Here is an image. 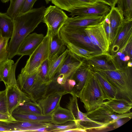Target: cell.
Listing matches in <instances>:
<instances>
[{
    "label": "cell",
    "instance_id": "44dd1931",
    "mask_svg": "<svg viewBox=\"0 0 132 132\" xmlns=\"http://www.w3.org/2000/svg\"><path fill=\"white\" fill-rule=\"evenodd\" d=\"M50 2L60 9L69 12L72 10L77 8L94 4L100 2L107 4L103 0H50Z\"/></svg>",
    "mask_w": 132,
    "mask_h": 132
},
{
    "label": "cell",
    "instance_id": "836d02e7",
    "mask_svg": "<svg viewBox=\"0 0 132 132\" xmlns=\"http://www.w3.org/2000/svg\"><path fill=\"white\" fill-rule=\"evenodd\" d=\"M24 0H10V4L6 14L13 19L18 15Z\"/></svg>",
    "mask_w": 132,
    "mask_h": 132
},
{
    "label": "cell",
    "instance_id": "7a4b0ae2",
    "mask_svg": "<svg viewBox=\"0 0 132 132\" xmlns=\"http://www.w3.org/2000/svg\"><path fill=\"white\" fill-rule=\"evenodd\" d=\"M106 78L118 92L121 97L132 102V69L128 67L124 69H94Z\"/></svg>",
    "mask_w": 132,
    "mask_h": 132
},
{
    "label": "cell",
    "instance_id": "8d00e7d4",
    "mask_svg": "<svg viewBox=\"0 0 132 132\" xmlns=\"http://www.w3.org/2000/svg\"><path fill=\"white\" fill-rule=\"evenodd\" d=\"M49 67V62L47 59L43 62L37 71L39 76L44 81H50L48 79Z\"/></svg>",
    "mask_w": 132,
    "mask_h": 132
},
{
    "label": "cell",
    "instance_id": "bcb514c9",
    "mask_svg": "<svg viewBox=\"0 0 132 132\" xmlns=\"http://www.w3.org/2000/svg\"><path fill=\"white\" fill-rule=\"evenodd\" d=\"M127 66L128 67H132V62L131 61H129L127 63Z\"/></svg>",
    "mask_w": 132,
    "mask_h": 132
},
{
    "label": "cell",
    "instance_id": "ba28073f",
    "mask_svg": "<svg viewBox=\"0 0 132 132\" xmlns=\"http://www.w3.org/2000/svg\"><path fill=\"white\" fill-rule=\"evenodd\" d=\"M132 41V19L124 18L117 30L111 44L109 52L113 56L119 52H123L127 45Z\"/></svg>",
    "mask_w": 132,
    "mask_h": 132
},
{
    "label": "cell",
    "instance_id": "e575fe53",
    "mask_svg": "<svg viewBox=\"0 0 132 132\" xmlns=\"http://www.w3.org/2000/svg\"><path fill=\"white\" fill-rule=\"evenodd\" d=\"M47 127L50 129L51 132H65L67 130L77 128L74 121H70L67 123L60 125L48 122Z\"/></svg>",
    "mask_w": 132,
    "mask_h": 132
},
{
    "label": "cell",
    "instance_id": "681fc988",
    "mask_svg": "<svg viewBox=\"0 0 132 132\" xmlns=\"http://www.w3.org/2000/svg\"><path fill=\"white\" fill-rule=\"evenodd\" d=\"M1 37V32L0 31V40Z\"/></svg>",
    "mask_w": 132,
    "mask_h": 132
},
{
    "label": "cell",
    "instance_id": "5b68a950",
    "mask_svg": "<svg viewBox=\"0 0 132 132\" xmlns=\"http://www.w3.org/2000/svg\"><path fill=\"white\" fill-rule=\"evenodd\" d=\"M85 28L62 26L59 34L64 43H71L88 50L104 53L92 42L85 31Z\"/></svg>",
    "mask_w": 132,
    "mask_h": 132
},
{
    "label": "cell",
    "instance_id": "60d3db41",
    "mask_svg": "<svg viewBox=\"0 0 132 132\" xmlns=\"http://www.w3.org/2000/svg\"><path fill=\"white\" fill-rule=\"evenodd\" d=\"M130 119L128 118H123L117 119L110 126H112L113 129L118 128L123 125Z\"/></svg>",
    "mask_w": 132,
    "mask_h": 132
},
{
    "label": "cell",
    "instance_id": "ee69618b",
    "mask_svg": "<svg viewBox=\"0 0 132 132\" xmlns=\"http://www.w3.org/2000/svg\"><path fill=\"white\" fill-rule=\"evenodd\" d=\"M132 41L129 43L125 47L124 51L127 55H129L132 60Z\"/></svg>",
    "mask_w": 132,
    "mask_h": 132
},
{
    "label": "cell",
    "instance_id": "d6986e66",
    "mask_svg": "<svg viewBox=\"0 0 132 132\" xmlns=\"http://www.w3.org/2000/svg\"><path fill=\"white\" fill-rule=\"evenodd\" d=\"M44 36L34 32L28 35L24 39L18 50L17 55L30 56L42 42Z\"/></svg>",
    "mask_w": 132,
    "mask_h": 132
},
{
    "label": "cell",
    "instance_id": "603a6c76",
    "mask_svg": "<svg viewBox=\"0 0 132 132\" xmlns=\"http://www.w3.org/2000/svg\"><path fill=\"white\" fill-rule=\"evenodd\" d=\"M104 104L115 113L120 114L130 112L132 108V102L122 97L108 100Z\"/></svg>",
    "mask_w": 132,
    "mask_h": 132
},
{
    "label": "cell",
    "instance_id": "7c38bea8",
    "mask_svg": "<svg viewBox=\"0 0 132 132\" xmlns=\"http://www.w3.org/2000/svg\"><path fill=\"white\" fill-rule=\"evenodd\" d=\"M103 21L97 24L87 26L85 28V31L92 42L103 52L108 53L110 43Z\"/></svg>",
    "mask_w": 132,
    "mask_h": 132
},
{
    "label": "cell",
    "instance_id": "83f0119b",
    "mask_svg": "<svg viewBox=\"0 0 132 132\" xmlns=\"http://www.w3.org/2000/svg\"><path fill=\"white\" fill-rule=\"evenodd\" d=\"M13 29V19L6 13L0 12V31L1 36L11 38Z\"/></svg>",
    "mask_w": 132,
    "mask_h": 132
},
{
    "label": "cell",
    "instance_id": "b9f144b4",
    "mask_svg": "<svg viewBox=\"0 0 132 132\" xmlns=\"http://www.w3.org/2000/svg\"><path fill=\"white\" fill-rule=\"evenodd\" d=\"M103 23L107 37L109 42L110 46L111 42L112 31L110 26V23L105 21V19L103 21Z\"/></svg>",
    "mask_w": 132,
    "mask_h": 132
},
{
    "label": "cell",
    "instance_id": "f907efd6",
    "mask_svg": "<svg viewBox=\"0 0 132 132\" xmlns=\"http://www.w3.org/2000/svg\"><path fill=\"white\" fill-rule=\"evenodd\" d=\"M1 80H0V82H1Z\"/></svg>",
    "mask_w": 132,
    "mask_h": 132
},
{
    "label": "cell",
    "instance_id": "52a82bcc",
    "mask_svg": "<svg viewBox=\"0 0 132 132\" xmlns=\"http://www.w3.org/2000/svg\"><path fill=\"white\" fill-rule=\"evenodd\" d=\"M77 97L72 95L70 98L67 108L70 110L75 119L77 128L86 130V131L93 130H101L105 129L109 125L96 122L89 119L86 113L80 110L78 104Z\"/></svg>",
    "mask_w": 132,
    "mask_h": 132
},
{
    "label": "cell",
    "instance_id": "3957f363",
    "mask_svg": "<svg viewBox=\"0 0 132 132\" xmlns=\"http://www.w3.org/2000/svg\"><path fill=\"white\" fill-rule=\"evenodd\" d=\"M52 80L44 81L39 76L37 71L29 75L20 73L18 76L16 82L20 89L32 101L37 102L46 94Z\"/></svg>",
    "mask_w": 132,
    "mask_h": 132
},
{
    "label": "cell",
    "instance_id": "f1b7e54d",
    "mask_svg": "<svg viewBox=\"0 0 132 132\" xmlns=\"http://www.w3.org/2000/svg\"><path fill=\"white\" fill-rule=\"evenodd\" d=\"M64 43L69 52L82 60L104 53L88 50L71 43Z\"/></svg>",
    "mask_w": 132,
    "mask_h": 132
},
{
    "label": "cell",
    "instance_id": "7402d4cb",
    "mask_svg": "<svg viewBox=\"0 0 132 132\" xmlns=\"http://www.w3.org/2000/svg\"><path fill=\"white\" fill-rule=\"evenodd\" d=\"M51 35L48 58L49 62L59 56L67 49V47L61 39L59 33L55 34L51 33Z\"/></svg>",
    "mask_w": 132,
    "mask_h": 132
},
{
    "label": "cell",
    "instance_id": "1f68e13d",
    "mask_svg": "<svg viewBox=\"0 0 132 132\" xmlns=\"http://www.w3.org/2000/svg\"><path fill=\"white\" fill-rule=\"evenodd\" d=\"M13 112L43 115L41 108L36 102L31 101L26 102L15 109Z\"/></svg>",
    "mask_w": 132,
    "mask_h": 132
},
{
    "label": "cell",
    "instance_id": "f546056e",
    "mask_svg": "<svg viewBox=\"0 0 132 132\" xmlns=\"http://www.w3.org/2000/svg\"><path fill=\"white\" fill-rule=\"evenodd\" d=\"M12 116L17 121L51 122V116L36 115L13 112Z\"/></svg>",
    "mask_w": 132,
    "mask_h": 132
},
{
    "label": "cell",
    "instance_id": "cb8c5ba5",
    "mask_svg": "<svg viewBox=\"0 0 132 132\" xmlns=\"http://www.w3.org/2000/svg\"><path fill=\"white\" fill-rule=\"evenodd\" d=\"M48 122L17 120L8 123L14 131L34 132L38 129L47 127Z\"/></svg>",
    "mask_w": 132,
    "mask_h": 132
},
{
    "label": "cell",
    "instance_id": "7dc6e473",
    "mask_svg": "<svg viewBox=\"0 0 132 132\" xmlns=\"http://www.w3.org/2000/svg\"><path fill=\"white\" fill-rule=\"evenodd\" d=\"M10 0H0L3 3H6L9 1Z\"/></svg>",
    "mask_w": 132,
    "mask_h": 132
},
{
    "label": "cell",
    "instance_id": "2e32d148",
    "mask_svg": "<svg viewBox=\"0 0 132 132\" xmlns=\"http://www.w3.org/2000/svg\"><path fill=\"white\" fill-rule=\"evenodd\" d=\"M84 61L92 70H114L117 69L112 56L109 53H103L85 60Z\"/></svg>",
    "mask_w": 132,
    "mask_h": 132
},
{
    "label": "cell",
    "instance_id": "9a60e30c",
    "mask_svg": "<svg viewBox=\"0 0 132 132\" xmlns=\"http://www.w3.org/2000/svg\"><path fill=\"white\" fill-rule=\"evenodd\" d=\"M111 9L110 6L103 2L80 7L74 9L70 12V15L73 17L76 15H107Z\"/></svg>",
    "mask_w": 132,
    "mask_h": 132
},
{
    "label": "cell",
    "instance_id": "d6a6232c",
    "mask_svg": "<svg viewBox=\"0 0 132 132\" xmlns=\"http://www.w3.org/2000/svg\"><path fill=\"white\" fill-rule=\"evenodd\" d=\"M117 4L125 19H132V0H117Z\"/></svg>",
    "mask_w": 132,
    "mask_h": 132
},
{
    "label": "cell",
    "instance_id": "4316f807",
    "mask_svg": "<svg viewBox=\"0 0 132 132\" xmlns=\"http://www.w3.org/2000/svg\"><path fill=\"white\" fill-rule=\"evenodd\" d=\"M51 122L60 125L70 121H75V119L71 111L59 106L52 113Z\"/></svg>",
    "mask_w": 132,
    "mask_h": 132
},
{
    "label": "cell",
    "instance_id": "30bf717a",
    "mask_svg": "<svg viewBox=\"0 0 132 132\" xmlns=\"http://www.w3.org/2000/svg\"><path fill=\"white\" fill-rule=\"evenodd\" d=\"M68 17L62 10L55 6L50 5L46 8L42 22L52 34L59 33L60 29Z\"/></svg>",
    "mask_w": 132,
    "mask_h": 132
},
{
    "label": "cell",
    "instance_id": "d590c367",
    "mask_svg": "<svg viewBox=\"0 0 132 132\" xmlns=\"http://www.w3.org/2000/svg\"><path fill=\"white\" fill-rule=\"evenodd\" d=\"M9 39L1 37L0 40V63L9 59L8 44Z\"/></svg>",
    "mask_w": 132,
    "mask_h": 132
},
{
    "label": "cell",
    "instance_id": "f6af8a7d",
    "mask_svg": "<svg viewBox=\"0 0 132 132\" xmlns=\"http://www.w3.org/2000/svg\"><path fill=\"white\" fill-rule=\"evenodd\" d=\"M110 7L115 6L117 0H103Z\"/></svg>",
    "mask_w": 132,
    "mask_h": 132
},
{
    "label": "cell",
    "instance_id": "d4e9b609",
    "mask_svg": "<svg viewBox=\"0 0 132 132\" xmlns=\"http://www.w3.org/2000/svg\"><path fill=\"white\" fill-rule=\"evenodd\" d=\"M93 72L102 89L106 100L121 97L117 90L106 78L98 72Z\"/></svg>",
    "mask_w": 132,
    "mask_h": 132
},
{
    "label": "cell",
    "instance_id": "4fadbf2b",
    "mask_svg": "<svg viewBox=\"0 0 132 132\" xmlns=\"http://www.w3.org/2000/svg\"><path fill=\"white\" fill-rule=\"evenodd\" d=\"M8 110L12 115L14 110L24 103L31 101L29 97L19 88L17 84L6 86Z\"/></svg>",
    "mask_w": 132,
    "mask_h": 132
},
{
    "label": "cell",
    "instance_id": "74e56055",
    "mask_svg": "<svg viewBox=\"0 0 132 132\" xmlns=\"http://www.w3.org/2000/svg\"><path fill=\"white\" fill-rule=\"evenodd\" d=\"M6 89L0 91V112L9 113L6 96Z\"/></svg>",
    "mask_w": 132,
    "mask_h": 132
},
{
    "label": "cell",
    "instance_id": "277c9868",
    "mask_svg": "<svg viewBox=\"0 0 132 132\" xmlns=\"http://www.w3.org/2000/svg\"><path fill=\"white\" fill-rule=\"evenodd\" d=\"M79 98L87 112L104 104L106 100L105 95L94 72L89 77Z\"/></svg>",
    "mask_w": 132,
    "mask_h": 132
},
{
    "label": "cell",
    "instance_id": "8fae6325",
    "mask_svg": "<svg viewBox=\"0 0 132 132\" xmlns=\"http://www.w3.org/2000/svg\"><path fill=\"white\" fill-rule=\"evenodd\" d=\"M49 93H47L36 102L41 108L43 115L51 116L53 112L60 106V102L62 96L70 94L64 90L54 89Z\"/></svg>",
    "mask_w": 132,
    "mask_h": 132
},
{
    "label": "cell",
    "instance_id": "ab89813d",
    "mask_svg": "<svg viewBox=\"0 0 132 132\" xmlns=\"http://www.w3.org/2000/svg\"><path fill=\"white\" fill-rule=\"evenodd\" d=\"M16 121L12 115L9 113L0 112V121L12 122Z\"/></svg>",
    "mask_w": 132,
    "mask_h": 132
},
{
    "label": "cell",
    "instance_id": "c3c4849f",
    "mask_svg": "<svg viewBox=\"0 0 132 132\" xmlns=\"http://www.w3.org/2000/svg\"><path fill=\"white\" fill-rule=\"evenodd\" d=\"M46 4H48L50 2V0H45Z\"/></svg>",
    "mask_w": 132,
    "mask_h": 132
},
{
    "label": "cell",
    "instance_id": "9c48e42d",
    "mask_svg": "<svg viewBox=\"0 0 132 132\" xmlns=\"http://www.w3.org/2000/svg\"><path fill=\"white\" fill-rule=\"evenodd\" d=\"M86 114L87 117L92 121L109 126L117 119L123 118L131 119L132 117L131 112L122 114H117L104 104L87 112Z\"/></svg>",
    "mask_w": 132,
    "mask_h": 132
},
{
    "label": "cell",
    "instance_id": "ffe728a7",
    "mask_svg": "<svg viewBox=\"0 0 132 132\" xmlns=\"http://www.w3.org/2000/svg\"><path fill=\"white\" fill-rule=\"evenodd\" d=\"M84 63V60H81L69 51L64 62L56 75H63L68 79Z\"/></svg>",
    "mask_w": 132,
    "mask_h": 132
},
{
    "label": "cell",
    "instance_id": "7bdbcfd3",
    "mask_svg": "<svg viewBox=\"0 0 132 132\" xmlns=\"http://www.w3.org/2000/svg\"><path fill=\"white\" fill-rule=\"evenodd\" d=\"M14 131L13 129L8 124V122L0 121V132Z\"/></svg>",
    "mask_w": 132,
    "mask_h": 132
},
{
    "label": "cell",
    "instance_id": "484cf974",
    "mask_svg": "<svg viewBox=\"0 0 132 132\" xmlns=\"http://www.w3.org/2000/svg\"><path fill=\"white\" fill-rule=\"evenodd\" d=\"M110 8V11L108 16L112 31L111 44L116 32L122 23L124 17L122 13L117 7H112Z\"/></svg>",
    "mask_w": 132,
    "mask_h": 132
},
{
    "label": "cell",
    "instance_id": "e0dca14e",
    "mask_svg": "<svg viewBox=\"0 0 132 132\" xmlns=\"http://www.w3.org/2000/svg\"><path fill=\"white\" fill-rule=\"evenodd\" d=\"M23 56H21L15 63L11 59H8L0 63V79L6 86L17 84L15 70L19 60Z\"/></svg>",
    "mask_w": 132,
    "mask_h": 132
},
{
    "label": "cell",
    "instance_id": "4dcf8cb0",
    "mask_svg": "<svg viewBox=\"0 0 132 132\" xmlns=\"http://www.w3.org/2000/svg\"><path fill=\"white\" fill-rule=\"evenodd\" d=\"M67 48L62 54L52 61L49 62L48 79L52 80L58 72L64 62L68 54Z\"/></svg>",
    "mask_w": 132,
    "mask_h": 132
},
{
    "label": "cell",
    "instance_id": "6da1fadb",
    "mask_svg": "<svg viewBox=\"0 0 132 132\" xmlns=\"http://www.w3.org/2000/svg\"><path fill=\"white\" fill-rule=\"evenodd\" d=\"M45 9L44 6L33 8L13 19V30L8 44L9 59H11L17 55L19 48L24 39L42 22Z\"/></svg>",
    "mask_w": 132,
    "mask_h": 132
},
{
    "label": "cell",
    "instance_id": "5bb4252c",
    "mask_svg": "<svg viewBox=\"0 0 132 132\" xmlns=\"http://www.w3.org/2000/svg\"><path fill=\"white\" fill-rule=\"evenodd\" d=\"M93 72L84 61L83 64L71 77L74 80L76 83L71 93V95H74L79 98L89 77Z\"/></svg>",
    "mask_w": 132,
    "mask_h": 132
},
{
    "label": "cell",
    "instance_id": "ac0fdd59",
    "mask_svg": "<svg viewBox=\"0 0 132 132\" xmlns=\"http://www.w3.org/2000/svg\"><path fill=\"white\" fill-rule=\"evenodd\" d=\"M106 16L79 15L73 17H68L63 26L85 28L102 22Z\"/></svg>",
    "mask_w": 132,
    "mask_h": 132
},
{
    "label": "cell",
    "instance_id": "f35d334b",
    "mask_svg": "<svg viewBox=\"0 0 132 132\" xmlns=\"http://www.w3.org/2000/svg\"><path fill=\"white\" fill-rule=\"evenodd\" d=\"M37 0H24L21 8L19 14L25 13L32 9L34 4Z\"/></svg>",
    "mask_w": 132,
    "mask_h": 132
},
{
    "label": "cell",
    "instance_id": "8992f818",
    "mask_svg": "<svg viewBox=\"0 0 132 132\" xmlns=\"http://www.w3.org/2000/svg\"><path fill=\"white\" fill-rule=\"evenodd\" d=\"M51 37V33L47 30L43 40L29 56L20 73L29 75L36 72L43 62L48 59Z\"/></svg>",
    "mask_w": 132,
    "mask_h": 132
}]
</instances>
